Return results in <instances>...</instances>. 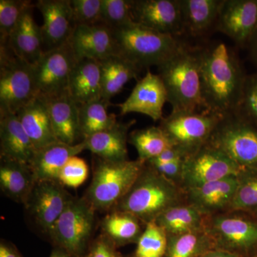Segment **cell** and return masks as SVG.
I'll use <instances>...</instances> for the list:
<instances>
[{
  "mask_svg": "<svg viewBox=\"0 0 257 257\" xmlns=\"http://www.w3.org/2000/svg\"><path fill=\"white\" fill-rule=\"evenodd\" d=\"M199 57L204 109L223 116L234 114L246 77L237 56L219 42L199 48Z\"/></svg>",
  "mask_w": 257,
  "mask_h": 257,
  "instance_id": "obj_1",
  "label": "cell"
},
{
  "mask_svg": "<svg viewBox=\"0 0 257 257\" xmlns=\"http://www.w3.org/2000/svg\"><path fill=\"white\" fill-rule=\"evenodd\" d=\"M185 202L182 187L146 163L131 188L113 210L130 213L146 225L156 220L170 208Z\"/></svg>",
  "mask_w": 257,
  "mask_h": 257,
  "instance_id": "obj_2",
  "label": "cell"
},
{
  "mask_svg": "<svg viewBox=\"0 0 257 257\" xmlns=\"http://www.w3.org/2000/svg\"><path fill=\"white\" fill-rule=\"evenodd\" d=\"M158 71L172 111L205 110L201 90L199 48H192L186 44L170 60L158 67Z\"/></svg>",
  "mask_w": 257,
  "mask_h": 257,
  "instance_id": "obj_3",
  "label": "cell"
},
{
  "mask_svg": "<svg viewBox=\"0 0 257 257\" xmlns=\"http://www.w3.org/2000/svg\"><path fill=\"white\" fill-rule=\"evenodd\" d=\"M111 30L116 55L140 69L160 67L186 45L178 37L154 31L137 23Z\"/></svg>",
  "mask_w": 257,
  "mask_h": 257,
  "instance_id": "obj_4",
  "label": "cell"
},
{
  "mask_svg": "<svg viewBox=\"0 0 257 257\" xmlns=\"http://www.w3.org/2000/svg\"><path fill=\"white\" fill-rule=\"evenodd\" d=\"M139 160L113 162L96 157L84 198L96 211H111L131 188L145 165Z\"/></svg>",
  "mask_w": 257,
  "mask_h": 257,
  "instance_id": "obj_5",
  "label": "cell"
},
{
  "mask_svg": "<svg viewBox=\"0 0 257 257\" xmlns=\"http://www.w3.org/2000/svg\"><path fill=\"white\" fill-rule=\"evenodd\" d=\"M36 97L33 64L0 43V110L16 114Z\"/></svg>",
  "mask_w": 257,
  "mask_h": 257,
  "instance_id": "obj_6",
  "label": "cell"
},
{
  "mask_svg": "<svg viewBox=\"0 0 257 257\" xmlns=\"http://www.w3.org/2000/svg\"><path fill=\"white\" fill-rule=\"evenodd\" d=\"M224 116L208 111H172L161 120L160 127L172 147L187 157L207 145Z\"/></svg>",
  "mask_w": 257,
  "mask_h": 257,
  "instance_id": "obj_7",
  "label": "cell"
},
{
  "mask_svg": "<svg viewBox=\"0 0 257 257\" xmlns=\"http://www.w3.org/2000/svg\"><path fill=\"white\" fill-rule=\"evenodd\" d=\"M205 231L215 249L241 256L257 249V219L241 211L206 216Z\"/></svg>",
  "mask_w": 257,
  "mask_h": 257,
  "instance_id": "obj_8",
  "label": "cell"
},
{
  "mask_svg": "<svg viewBox=\"0 0 257 257\" xmlns=\"http://www.w3.org/2000/svg\"><path fill=\"white\" fill-rule=\"evenodd\" d=\"M96 211L85 198H72L49 236L69 256H79L92 236Z\"/></svg>",
  "mask_w": 257,
  "mask_h": 257,
  "instance_id": "obj_9",
  "label": "cell"
},
{
  "mask_svg": "<svg viewBox=\"0 0 257 257\" xmlns=\"http://www.w3.org/2000/svg\"><path fill=\"white\" fill-rule=\"evenodd\" d=\"M208 144L239 167L257 169V128L235 115L223 118Z\"/></svg>",
  "mask_w": 257,
  "mask_h": 257,
  "instance_id": "obj_10",
  "label": "cell"
},
{
  "mask_svg": "<svg viewBox=\"0 0 257 257\" xmlns=\"http://www.w3.org/2000/svg\"><path fill=\"white\" fill-rule=\"evenodd\" d=\"M77 60L70 44L44 52L33 64L36 96L46 100L69 94V80Z\"/></svg>",
  "mask_w": 257,
  "mask_h": 257,
  "instance_id": "obj_11",
  "label": "cell"
},
{
  "mask_svg": "<svg viewBox=\"0 0 257 257\" xmlns=\"http://www.w3.org/2000/svg\"><path fill=\"white\" fill-rule=\"evenodd\" d=\"M241 168L224 152L207 143L184 159L181 187L184 190L237 176Z\"/></svg>",
  "mask_w": 257,
  "mask_h": 257,
  "instance_id": "obj_12",
  "label": "cell"
},
{
  "mask_svg": "<svg viewBox=\"0 0 257 257\" xmlns=\"http://www.w3.org/2000/svg\"><path fill=\"white\" fill-rule=\"evenodd\" d=\"M73 197L57 181L36 182L25 207L34 224L49 235Z\"/></svg>",
  "mask_w": 257,
  "mask_h": 257,
  "instance_id": "obj_13",
  "label": "cell"
},
{
  "mask_svg": "<svg viewBox=\"0 0 257 257\" xmlns=\"http://www.w3.org/2000/svg\"><path fill=\"white\" fill-rule=\"evenodd\" d=\"M135 23L175 37L184 35L179 0H133Z\"/></svg>",
  "mask_w": 257,
  "mask_h": 257,
  "instance_id": "obj_14",
  "label": "cell"
},
{
  "mask_svg": "<svg viewBox=\"0 0 257 257\" xmlns=\"http://www.w3.org/2000/svg\"><path fill=\"white\" fill-rule=\"evenodd\" d=\"M216 30L247 47L257 30V0H223Z\"/></svg>",
  "mask_w": 257,
  "mask_h": 257,
  "instance_id": "obj_15",
  "label": "cell"
},
{
  "mask_svg": "<svg viewBox=\"0 0 257 257\" xmlns=\"http://www.w3.org/2000/svg\"><path fill=\"white\" fill-rule=\"evenodd\" d=\"M35 8L43 18L41 31L44 52L69 43L75 28L70 0H39Z\"/></svg>",
  "mask_w": 257,
  "mask_h": 257,
  "instance_id": "obj_16",
  "label": "cell"
},
{
  "mask_svg": "<svg viewBox=\"0 0 257 257\" xmlns=\"http://www.w3.org/2000/svg\"><path fill=\"white\" fill-rule=\"evenodd\" d=\"M167 102L165 85L159 74L148 71L134 87L127 99L116 104L121 116L139 113L148 116L155 121L163 119V109Z\"/></svg>",
  "mask_w": 257,
  "mask_h": 257,
  "instance_id": "obj_17",
  "label": "cell"
},
{
  "mask_svg": "<svg viewBox=\"0 0 257 257\" xmlns=\"http://www.w3.org/2000/svg\"><path fill=\"white\" fill-rule=\"evenodd\" d=\"M237 176L184 189L186 202L205 216L229 211L237 188Z\"/></svg>",
  "mask_w": 257,
  "mask_h": 257,
  "instance_id": "obj_18",
  "label": "cell"
},
{
  "mask_svg": "<svg viewBox=\"0 0 257 257\" xmlns=\"http://www.w3.org/2000/svg\"><path fill=\"white\" fill-rule=\"evenodd\" d=\"M69 42L77 60L100 61L116 55L112 30L104 24L75 26Z\"/></svg>",
  "mask_w": 257,
  "mask_h": 257,
  "instance_id": "obj_19",
  "label": "cell"
},
{
  "mask_svg": "<svg viewBox=\"0 0 257 257\" xmlns=\"http://www.w3.org/2000/svg\"><path fill=\"white\" fill-rule=\"evenodd\" d=\"M37 150L16 114L0 110V158L30 165Z\"/></svg>",
  "mask_w": 257,
  "mask_h": 257,
  "instance_id": "obj_20",
  "label": "cell"
},
{
  "mask_svg": "<svg viewBox=\"0 0 257 257\" xmlns=\"http://www.w3.org/2000/svg\"><path fill=\"white\" fill-rule=\"evenodd\" d=\"M16 115L37 151L59 142L52 127L47 101L43 98H34Z\"/></svg>",
  "mask_w": 257,
  "mask_h": 257,
  "instance_id": "obj_21",
  "label": "cell"
},
{
  "mask_svg": "<svg viewBox=\"0 0 257 257\" xmlns=\"http://www.w3.org/2000/svg\"><path fill=\"white\" fill-rule=\"evenodd\" d=\"M86 150L83 141L74 145L57 142L37 150L30 163L36 182L57 181L67 161Z\"/></svg>",
  "mask_w": 257,
  "mask_h": 257,
  "instance_id": "obj_22",
  "label": "cell"
},
{
  "mask_svg": "<svg viewBox=\"0 0 257 257\" xmlns=\"http://www.w3.org/2000/svg\"><path fill=\"white\" fill-rule=\"evenodd\" d=\"M135 123V119L127 122L117 121L111 128L84 139L82 141L86 150L104 160L113 162L127 160L128 131Z\"/></svg>",
  "mask_w": 257,
  "mask_h": 257,
  "instance_id": "obj_23",
  "label": "cell"
},
{
  "mask_svg": "<svg viewBox=\"0 0 257 257\" xmlns=\"http://www.w3.org/2000/svg\"><path fill=\"white\" fill-rule=\"evenodd\" d=\"M68 92L79 105L102 99L99 61L77 60L69 77Z\"/></svg>",
  "mask_w": 257,
  "mask_h": 257,
  "instance_id": "obj_24",
  "label": "cell"
},
{
  "mask_svg": "<svg viewBox=\"0 0 257 257\" xmlns=\"http://www.w3.org/2000/svg\"><path fill=\"white\" fill-rule=\"evenodd\" d=\"M35 8L34 4L25 10L8 41L5 42L19 57L32 64L36 63L44 53L41 27L34 18Z\"/></svg>",
  "mask_w": 257,
  "mask_h": 257,
  "instance_id": "obj_25",
  "label": "cell"
},
{
  "mask_svg": "<svg viewBox=\"0 0 257 257\" xmlns=\"http://www.w3.org/2000/svg\"><path fill=\"white\" fill-rule=\"evenodd\" d=\"M46 101L57 140L67 145H76L77 140L82 138L79 128V104L69 94Z\"/></svg>",
  "mask_w": 257,
  "mask_h": 257,
  "instance_id": "obj_26",
  "label": "cell"
},
{
  "mask_svg": "<svg viewBox=\"0 0 257 257\" xmlns=\"http://www.w3.org/2000/svg\"><path fill=\"white\" fill-rule=\"evenodd\" d=\"M36 184L30 166L16 161L1 160L0 189L6 197L24 205Z\"/></svg>",
  "mask_w": 257,
  "mask_h": 257,
  "instance_id": "obj_27",
  "label": "cell"
},
{
  "mask_svg": "<svg viewBox=\"0 0 257 257\" xmlns=\"http://www.w3.org/2000/svg\"><path fill=\"white\" fill-rule=\"evenodd\" d=\"M184 34L202 36L215 25L223 0H179Z\"/></svg>",
  "mask_w": 257,
  "mask_h": 257,
  "instance_id": "obj_28",
  "label": "cell"
},
{
  "mask_svg": "<svg viewBox=\"0 0 257 257\" xmlns=\"http://www.w3.org/2000/svg\"><path fill=\"white\" fill-rule=\"evenodd\" d=\"M206 216L187 202L170 208L155 220L168 236L203 231Z\"/></svg>",
  "mask_w": 257,
  "mask_h": 257,
  "instance_id": "obj_29",
  "label": "cell"
},
{
  "mask_svg": "<svg viewBox=\"0 0 257 257\" xmlns=\"http://www.w3.org/2000/svg\"><path fill=\"white\" fill-rule=\"evenodd\" d=\"M101 67L102 99L110 101L132 79L138 77L140 69L118 55L99 61Z\"/></svg>",
  "mask_w": 257,
  "mask_h": 257,
  "instance_id": "obj_30",
  "label": "cell"
},
{
  "mask_svg": "<svg viewBox=\"0 0 257 257\" xmlns=\"http://www.w3.org/2000/svg\"><path fill=\"white\" fill-rule=\"evenodd\" d=\"M143 224L136 216L119 210H111L101 222L102 234L117 247L138 243L143 234Z\"/></svg>",
  "mask_w": 257,
  "mask_h": 257,
  "instance_id": "obj_31",
  "label": "cell"
},
{
  "mask_svg": "<svg viewBox=\"0 0 257 257\" xmlns=\"http://www.w3.org/2000/svg\"><path fill=\"white\" fill-rule=\"evenodd\" d=\"M110 105V101L104 99L79 105V128L82 140L116 124V115L108 113Z\"/></svg>",
  "mask_w": 257,
  "mask_h": 257,
  "instance_id": "obj_32",
  "label": "cell"
},
{
  "mask_svg": "<svg viewBox=\"0 0 257 257\" xmlns=\"http://www.w3.org/2000/svg\"><path fill=\"white\" fill-rule=\"evenodd\" d=\"M128 143L136 149L139 160L145 163L172 147L160 126L134 130L128 135Z\"/></svg>",
  "mask_w": 257,
  "mask_h": 257,
  "instance_id": "obj_33",
  "label": "cell"
},
{
  "mask_svg": "<svg viewBox=\"0 0 257 257\" xmlns=\"http://www.w3.org/2000/svg\"><path fill=\"white\" fill-rule=\"evenodd\" d=\"M215 249L205 229L198 232L168 236L165 257H202Z\"/></svg>",
  "mask_w": 257,
  "mask_h": 257,
  "instance_id": "obj_34",
  "label": "cell"
},
{
  "mask_svg": "<svg viewBox=\"0 0 257 257\" xmlns=\"http://www.w3.org/2000/svg\"><path fill=\"white\" fill-rule=\"evenodd\" d=\"M238 184L229 211L257 214V169L241 168Z\"/></svg>",
  "mask_w": 257,
  "mask_h": 257,
  "instance_id": "obj_35",
  "label": "cell"
},
{
  "mask_svg": "<svg viewBox=\"0 0 257 257\" xmlns=\"http://www.w3.org/2000/svg\"><path fill=\"white\" fill-rule=\"evenodd\" d=\"M168 236L165 230L151 221L145 225L143 234L137 243L135 257H165Z\"/></svg>",
  "mask_w": 257,
  "mask_h": 257,
  "instance_id": "obj_36",
  "label": "cell"
},
{
  "mask_svg": "<svg viewBox=\"0 0 257 257\" xmlns=\"http://www.w3.org/2000/svg\"><path fill=\"white\" fill-rule=\"evenodd\" d=\"M133 0H102L101 22L111 30L135 23Z\"/></svg>",
  "mask_w": 257,
  "mask_h": 257,
  "instance_id": "obj_37",
  "label": "cell"
},
{
  "mask_svg": "<svg viewBox=\"0 0 257 257\" xmlns=\"http://www.w3.org/2000/svg\"><path fill=\"white\" fill-rule=\"evenodd\" d=\"M33 5L30 0H0V42L8 41L25 10Z\"/></svg>",
  "mask_w": 257,
  "mask_h": 257,
  "instance_id": "obj_38",
  "label": "cell"
},
{
  "mask_svg": "<svg viewBox=\"0 0 257 257\" xmlns=\"http://www.w3.org/2000/svg\"><path fill=\"white\" fill-rule=\"evenodd\" d=\"M234 115L257 128V72L246 75L239 104Z\"/></svg>",
  "mask_w": 257,
  "mask_h": 257,
  "instance_id": "obj_39",
  "label": "cell"
},
{
  "mask_svg": "<svg viewBox=\"0 0 257 257\" xmlns=\"http://www.w3.org/2000/svg\"><path fill=\"white\" fill-rule=\"evenodd\" d=\"M74 25L102 24V0H70Z\"/></svg>",
  "mask_w": 257,
  "mask_h": 257,
  "instance_id": "obj_40",
  "label": "cell"
},
{
  "mask_svg": "<svg viewBox=\"0 0 257 257\" xmlns=\"http://www.w3.org/2000/svg\"><path fill=\"white\" fill-rule=\"evenodd\" d=\"M89 176V167L85 160L77 156L71 157L61 170L58 182L64 187L77 188Z\"/></svg>",
  "mask_w": 257,
  "mask_h": 257,
  "instance_id": "obj_41",
  "label": "cell"
},
{
  "mask_svg": "<svg viewBox=\"0 0 257 257\" xmlns=\"http://www.w3.org/2000/svg\"><path fill=\"white\" fill-rule=\"evenodd\" d=\"M184 160L173 161L167 163H147L165 176L166 178L170 179L181 187L182 173H183Z\"/></svg>",
  "mask_w": 257,
  "mask_h": 257,
  "instance_id": "obj_42",
  "label": "cell"
},
{
  "mask_svg": "<svg viewBox=\"0 0 257 257\" xmlns=\"http://www.w3.org/2000/svg\"><path fill=\"white\" fill-rule=\"evenodd\" d=\"M116 248L114 243L101 234L93 242L87 257H121Z\"/></svg>",
  "mask_w": 257,
  "mask_h": 257,
  "instance_id": "obj_43",
  "label": "cell"
},
{
  "mask_svg": "<svg viewBox=\"0 0 257 257\" xmlns=\"http://www.w3.org/2000/svg\"><path fill=\"white\" fill-rule=\"evenodd\" d=\"M185 159L182 152L175 147H172L162 152L159 156L147 162V163H167L173 161Z\"/></svg>",
  "mask_w": 257,
  "mask_h": 257,
  "instance_id": "obj_44",
  "label": "cell"
},
{
  "mask_svg": "<svg viewBox=\"0 0 257 257\" xmlns=\"http://www.w3.org/2000/svg\"><path fill=\"white\" fill-rule=\"evenodd\" d=\"M0 257H23L14 245L2 240L0 243Z\"/></svg>",
  "mask_w": 257,
  "mask_h": 257,
  "instance_id": "obj_45",
  "label": "cell"
},
{
  "mask_svg": "<svg viewBox=\"0 0 257 257\" xmlns=\"http://www.w3.org/2000/svg\"><path fill=\"white\" fill-rule=\"evenodd\" d=\"M250 60L257 69V30L248 45Z\"/></svg>",
  "mask_w": 257,
  "mask_h": 257,
  "instance_id": "obj_46",
  "label": "cell"
},
{
  "mask_svg": "<svg viewBox=\"0 0 257 257\" xmlns=\"http://www.w3.org/2000/svg\"><path fill=\"white\" fill-rule=\"evenodd\" d=\"M202 257H241L234 253L221 251V250L214 249L205 253Z\"/></svg>",
  "mask_w": 257,
  "mask_h": 257,
  "instance_id": "obj_47",
  "label": "cell"
},
{
  "mask_svg": "<svg viewBox=\"0 0 257 257\" xmlns=\"http://www.w3.org/2000/svg\"><path fill=\"white\" fill-rule=\"evenodd\" d=\"M50 257H70V256L61 248H56L51 253Z\"/></svg>",
  "mask_w": 257,
  "mask_h": 257,
  "instance_id": "obj_48",
  "label": "cell"
},
{
  "mask_svg": "<svg viewBox=\"0 0 257 257\" xmlns=\"http://www.w3.org/2000/svg\"><path fill=\"white\" fill-rule=\"evenodd\" d=\"M254 216H255V217H256V219H257V214H256V215H255Z\"/></svg>",
  "mask_w": 257,
  "mask_h": 257,
  "instance_id": "obj_49",
  "label": "cell"
},
{
  "mask_svg": "<svg viewBox=\"0 0 257 257\" xmlns=\"http://www.w3.org/2000/svg\"><path fill=\"white\" fill-rule=\"evenodd\" d=\"M84 257H87V256H84Z\"/></svg>",
  "mask_w": 257,
  "mask_h": 257,
  "instance_id": "obj_50",
  "label": "cell"
}]
</instances>
